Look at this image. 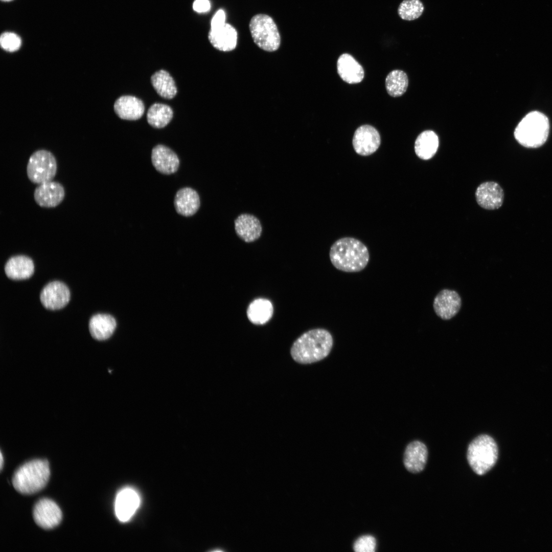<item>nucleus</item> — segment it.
<instances>
[{"label": "nucleus", "mask_w": 552, "mask_h": 552, "mask_svg": "<svg viewBox=\"0 0 552 552\" xmlns=\"http://www.w3.org/2000/svg\"><path fill=\"white\" fill-rule=\"evenodd\" d=\"M498 455L497 445L494 440L487 434L475 438L467 450V460L473 470L482 475L491 470L496 464Z\"/></svg>", "instance_id": "5"}, {"label": "nucleus", "mask_w": 552, "mask_h": 552, "mask_svg": "<svg viewBox=\"0 0 552 552\" xmlns=\"http://www.w3.org/2000/svg\"><path fill=\"white\" fill-rule=\"evenodd\" d=\"M337 72L340 78L349 84L360 82L364 78L362 66L349 54H343L337 62Z\"/></svg>", "instance_id": "20"}, {"label": "nucleus", "mask_w": 552, "mask_h": 552, "mask_svg": "<svg viewBox=\"0 0 552 552\" xmlns=\"http://www.w3.org/2000/svg\"><path fill=\"white\" fill-rule=\"evenodd\" d=\"M3 461H4L3 457V455H2V453L1 452V465H0L1 470H2V468H3Z\"/></svg>", "instance_id": "34"}, {"label": "nucleus", "mask_w": 552, "mask_h": 552, "mask_svg": "<svg viewBox=\"0 0 552 552\" xmlns=\"http://www.w3.org/2000/svg\"><path fill=\"white\" fill-rule=\"evenodd\" d=\"M34 270L32 260L24 255L11 257L5 264L4 270L6 275L14 280L27 279L31 277Z\"/></svg>", "instance_id": "22"}, {"label": "nucleus", "mask_w": 552, "mask_h": 552, "mask_svg": "<svg viewBox=\"0 0 552 552\" xmlns=\"http://www.w3.org/2000/svg\"><path fill=\"white\" fill-rule=\"evenodd\" d=\"M33 516L36 524L45 530L56 527L62 518V512L58 505L48 498L41 499L35 503Z\"/></svg>", "instance_id": "8"}, {"label": "nucleus", "mask_w": 552, "mask_h": 552, "mask_svg": "<svg viewBox=\"0 0 552 552\" xmlns=\"http://www.w3.org/2000/svg\"><path fill=\"white\" fill-rule=\"evenodd\" d=\"M50 475L48 462L44 459H34L24 464L15 471L12 484L19 493L31 495L45 487Z\"/></svg>", "instance_id": "3"}, {"label": "nucleus", "mask_w": 552, "mask_h": 552, "mask_svg": "<svg viewBox=\"0 0 552 552\" xmlns=\"http://www.w3.org/2000/svg\"><path fill=\"white\" fill-rule=\"evenodd\" d=\"M173 110L168 105L156 103L149 108L147 113L148 123L154 128L165 127L173 117Z\"/></svg>", "instance_id": "27"}, {"label": "nucleus", "mask_w": 552, "mask_h": 552, "mask_svg": "<svg viewBox=\"0 0 552 552\" xmlns=\"http://www.w3.org/2000/svg\"><path fill=\"white\" fill-rule=\"evenodd\" d=\"M21 43V40L19 36L12 32H4L2 34L0 37V44L1 48L4 50L13 52L18 50Z\"/></svg>", "instance_id": "30"}, {"label": "nucleus", "mask_w": 552, "mask_h": 552, "mask_svg": "<svg viewBox=\"0 0 552 552\" xmlns=\"http://www.w3.org/2000/svg\"><path fill=\"white\" fill-rule=\"evenodd\" d=\"M439 147V139L436 133L431 130L422 132L415 143V151L421 159L427 160L436 153Z\"/></svg>", "instance_id": "25"}, {"label": "nucleus", "mask_w": 552, "mask_h": 552, "mask_svg": "<svg viewBox=\"0 0 552 552\" xmlns=\"http://www.w3.org/2000/svg\"><path fill=\"white\" fill-rule=\"evenodd\" d=\"M461 305V298L456 291L443 289L435 297L433 309L439 317L444 320H448L458 312Z\"/></svg>", "instance_id": "12"}, {"label": "nucleus", "mask_w": 552, "mask_h": 552, "mask_svg": "<svg viewBox=\"0 0 552 552\" xmlns=\"http://www.w3.org/2000/svg\"><path fill=\"white\" fill-rule=\"evenodd\" d=\"M427 456V449L424 443L418 441L411 442L405 450L403 457L404 466L410 472H420L425 468Z\"/></svg>", "instance_id": "16"}, {"label": "nucleus", "mask_w": 552, "mask_h": 552, "mask_svg": "<svg viewBox=\"0 0 552 552\" xmlns=\"http://www.w3.org/2000/svg\"><path fill=\"white\" fill-rule=\"evenodd\" d=\"M408 79L403 71L395 70L390 72L385 79V87L387 93L393 97L402 96L406 90Z\"/></svg>", "instance_id": "28"}, {"label": "nucleus", "mask_w": 552, "mask_h": 552, "mask_svg": "<svg viewBox=\"0 0 552 552\" xmlns=\"http://www.w3.org/2000/svg\"><path fill=\"white\" fill-rule=\"evenodd\" d=\"M174 205L178 214L184 217L192 216L200 208L199 195L191 188H182L178 190L175 195Z\"/></svg>", "instance_id": "17"}, {"label": "nucleus", "mask_w": 552, "mask_h": 552, "mask_svg": "<svg viewBox=\"0 0 552 552\" xmlns=\"http://www.w3.org/2000/svg\"><path fill=\"white\" fill-rule=\"evenodd\" d=\"M249 27L254 42L261 49L272 52L279 48L281 36L270 16L264 14L255 15L250 19Z\"/></svg>", "instance_id": "6"}, {"label": "nucleus", "mask_w": 552, "mask_h": 552, "mask_svg": "<svg viewBox=\"0 0 552 552\" xmlns=\"http://www.w3.org/2000/svg\"><path fill=\"white\" fill-rule=\"evenodd\" d=\"M2 1H5V2H8V1H11V0H2Z\"/></svg>", "instance_id": "35"}, {"label": "nucleus", "mask_w": 552, "mask_h": 552, "mask_svg": "<svg viewBox=\"0 0 552 552\" xmlns=\"http://www.w3.org/2000/svg\"><path fill=\"white\" fill-rule=\"evenodd\" d=\"M116 326L117 322L114 318L107 314L94 315L90 317L88 323L91 336L98 340L109 338L113 333Z\"/></svg>", "instance_id": "23"}, {"label": "nucleus", "mask_w": 552, "mask_h": 552, "mask_svg": "<svg viewBox=\"0 0 552 552\" xmlns=\"http://www.w3.org/2000/svg\"><path fill=\"white\" fill-rule=\"evenodd\" d=\"M246 314L251 323L262 325L267 323L272 317L273 314V305L267 299L257 298L249 304Z\"/></svg>", "instance_id": "24"}, {"label": "nucleus", "mask_w": 552, "mask_h": 552, "mask_svg": "<svg viewBox=\"0 0 552 552\" xmlns=\"http://www.w3.org/2000/svg\"><path fill=\"white\" fill-rule=\"evenodd\" d=\"M40 301L42 306L51 310L65 307L70 300V291L63 282L54 281L48 283L41 290Z\"/></svg>", "instance_id": "9"}, {"label": "nucleus", "mask_w": 552, "mask_h": 552, "mask_svg": "<svg viewBox=\"0 0 552 552\" xmlns=\"http://www.w3.org/2000/svg\"><path fill=\"white\" fill-rule=\"evenodd\" d=\"M116 114L122 119L136 120L142 117L145 106L143 101L132 96H122L114 104Z\"/></svg>", "instance_id": "19"}, {"label": "nucleus", "mask_w": 552, "mask_h": 552, "mask_svg": "<svg viewBox=\"0 0 552 552\" xmlns=\"http://www.w3.org/2000/svg\"><path fill=\"white\" fill-rule=\"evenodd\" d=\"M381 143L379 133L374 127L364 125L359 127L355 131L352 145L356 153L361 156H368L375 152Z\"/></svg>", "instance_id": "10"}, {"label": "nucleus", "mask_w": 552, "mask_h": 552, "mask_svg": "<svg viewBox=\"0 0 552 552\" xmlns=\"http://www.w3.org/2000/svg\"><path fill=\"white\" fill-rule=\"evenodd\" d=\"M210 8L211 5L209 0H195L193 5L194 10L199 13L207 12Z\"/></svg>", "instance_id": "33"}, {"label": "nucleus", "mask_w": 552, "mask_h": 552, "mask_svg": "<svg viewBox=\"0 0 552 552\" xmlns=\"http://www.w3.org/2000/svg\"><path fill=\"white\" fill-rule=\"evenodd\" d=\"M151 82L157 93L164 98L172 99L177 93L174 79L165 70L154 73L151 77Z\"/></svg>", "instance_id": "26"}, {"label": "nucleus", "mask_w": 552, "mask_h": 552, "mask_svg": "<svg viewBox=\"0 0 552 552\" xmlns=\"http://www.w3.org/2000/svg\"><path fill=\"white\" fill-rule=\"evenodd\" d=\"M65 197L63 186L58 182L49 181L40 184L34 190L35 202L43 208H54L58 205Z\"/></svg>", "instance_id": "13"}, {"label": "nucleus", "mask_w": 552, "mask_h": 552, "mask_svg": "<svg viewBox=\"0 0 552 552\" xmlns=\"http://www.w3.org/2000/svg\"><path fill=\"white\" fill-rule=\"evenodd\" d=\"M208 38L210 43L217 50L230 52L236 47L237 32L232 25L225 23L217 29L211 30Z\"/></svg>", "instance_id": "21"}, {"label": "nucleus", "mask_w": 552, "mask_h": 552, "mask_svg": "<svg viewBox=\"0 0 552 552\" xmlns=\"http://www.w3.org/2000/svg\"><path fill=\"white\" fill-rule=\"evenodd\" d=\"M57 170L55 157L46 150H39L30 157L27 166V174L33 183L40 185L52 180Z\"/></svg>", "instance_id": "7"}, {"label": "nucleus", "mask_w": 552, "mask_h": 552, "mask_svg": "<svg viewBox=\"0 0 552 552\" xmlns=\"http://www.w3.org/2000/svg\"><path fill=\"white\" fill-rule=\"evenodd\" d=\"M225 14L223 10H219L211 21V30H216L222 27L225 24Z\"/></svg>", "instance_id": "32"}, {"label": "nucleus", "mask_w": 552, "mask_h": 552, "mask_svg": "<svg viewBox=\"0 0 552 552\" xmlns=\"http://www.w3.org/2000/svg\"><path fill=\"white\" fill-rule=\"evenodd\" d=\"M549 130L548 118L534 111L526 114L517 126L514 136L522 146L531 148L542 146L546 141Z\"/></svg>", "instance_id": "4"}, {"label": "nucleus", "mask_w": 552, "mask_h": 552, "mask_svg": "<svg viewBox=\"0 0 552 552\" xmlns=\"http://www.w3.org/2000/svg\"><path fill=\"white\" fill-rule=\"evenodd\" d=\"M333 345L331 333L324 328L305 332L293 343L290 355L296 362L307 364L319 361L330 353Z\"/></svg>", "instance_id": "1"}, {"label": "nucleus", "mask_w": 552, "mask_h": 552, "mask_svg": "<svg viewBox=\"0 0 552 552\" xmlns=\"http://www.w3.org/2000/svg\"><path fill=\"white\" fill-rule=\"evenodd\" d=\"M329 257L332 265L346 272H357L369 263L370 254L366 245L353 237H343L331 245Z\"/></svg>", "instance_id": "2"}, {"label": "nucleus", "mask_w": 552, "mask_h": 552, "mask_svg": "<svg viewBox=\"0 0 552 552\" xmlns=\"http://www.w3.org/2000/svg\"><path fill=\"white\" fill-rule=\"evenodd\" d=\"M234 223L237 236L245 242H254L261 235L262 227L261 222L252 215L242 214L235 219Z\"/></svg>", "instance_id": "18"}, {"label": "nucleus", "mask_w": 552, "mask_h": 552, "mask_svg": "<svg viewBox=\"0 0 552 552\" xmlns=\"http://www.w3.org/2000/svg\"><path fill=\"white\" fill-rule=\"evenodd\" d=\"M151 158L154 168L163 174L175 173L179 169L180 161L178 156L165 145L159 144L153 147Z\"/></svg>", "instance_id": "15"}, {"label": "nucleus", "mask_w": 552, "mask_h": 552, "mask_svg": "<svg viewBox=\"0 0 552 552\" xmlns=\"http://www.w3.org/2000/svg\"><path fill=\"white\" fill-rule=\"evenodd\" d=\"M140 504L139 494L133 489L126 487L117 494L114 502V511L118 519L121 522L128 521L138 509Z\"/></svg>", "instance_id": "11"}, {"label": "nucleus", "mask_w": 552, "mask_h": 552, "mask_svg": "<svg viewBox=\"0 0 552 552\" xmlns=\"http://www.w3.org/2000/svg\"><path fill=\"white\" fill-rule=\"evenodd\" d=\"M424 9L420 0H404L398 7V13L402 19L413 20L422 15Z\"/></svg>", "instance_id": "29"}, {"label": "nucleus", "mask_w": 552, "mask_h": 552, "mask_svg": "<svg viewBox=\"0 0 552 552\" xmlns=\"http://www.w3.org/2000/svg\"><path fill=\"white\" fill-rule=\"evenodd\" d=\"M353 547L356 552H374L376 547V541L372 536H362L355 541Z\"/></svg>", "instance_id": "31"}, {"label": "nucleus", "mask_w": 552, "mask_h": 552, "mask_svg": "<svg viewBox=\"0 0 552 552\" xmlns=\"http://www.w3.org/2000/svg\"><path fill=\"white\" fill-rule=\"evenodd\" d=\"M475 198L478 205L485 209H498L503 202V190L498 183L486 181L481 183L476 189Z\"/></svg>", "instance_id": "14"}]
</instances>
